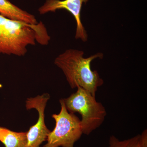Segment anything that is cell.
<instances>
[{"label":"cell","mask_w":147,"mask_h":147,"mask_svg":"<svg viewBox=\"0 0 147 147\" xmlns=\"http://www.w3.org/2000/svg\"><path fill=\"white\" fill-rule=\"evenodd\" d=\"M88 0H46L43 5L38 9L40 14L50 12H56L59 9H65L72 14L76 23L75 38L80 39L85 42L88 40L86 31L81 20V11L83 3H86Z\"/></svg>","instance_id":"cell-6"},{"label":"cell","mask_w":147,"mask_h":147,"mask_svg":"<svg viewBox=\"0 0 147 147\" xmlns=\"http://www.w3.org/2000/svg\"><path fill=\"white\" fill-rule=\"evenodd\" d=\"M50 40L42 22L30 25L0 15V55L24 56L29 45H34L36 42L46 45Z\"/></svg>","instance_id":"cell-1"},{"label":"cell","mask_w":147,"mask_h":147,"mask_svg":"<svg viewBox=\"0 0 147 147\" xmlns=\"http://www.w3.org/2000/svg\"><path fill=\"white\" fill-rule=\"evenodd\" d=\"M139 147H147V130L145 129L140 134Z\"/></svg>","instance_id":"cell-10"},{"label":"cell","mask_w":147,"mask_h":147,"mask_svg":"<svg viewBox=\"0 0 147 147\" xmlns=\"http://www.w3.org/2000/svg\"><path fill=\"white\" fill-rule=\"evenodd\" d=\"M84 55L82 50L68 49L57 57L55 64L63 72L71 88L80 87L96 96L104 81L97 71L92 70L91 63L96 59H102L103 55L98 53L87 58Z\"/></svg>","instance_id":"cell-2"},{"label":"cell","mask_w":147,"mask_h":147,"mask_svg":"<svg viewBox=\"0 0 147 147\" xmlns=\"http://www.w3.org/2000/svg\"><path fill=\"white\" fill-rule=\"evenodd\" d=\"M50 95L44 93L34 97L27 98L26 108L27 110L34 109L37 111L38 118L35 124L31 127L27 131L26 147H40L47 140L50 130L45 123V110Z\"/></svg>","instance_id":"cell-5"},{"label":"cell","mask_w":147,"mask_h":147,"mask_svg":"<svg viewBox=\"0 0 147 147\" xmlns=\"http://www.w3.org/2000/svg\"><path fill=\"white\" fill-rule=\"evenodd\" d=\"M140 134L129 139L120 140L114 135L109 138L108 147H139L140 143Z\"/></svg>","instance_id":"cell-9"},{"label":"cell","mask_w":147,"mask_h":147,"mask_svg":"<svg viewBox=\"0 0 147 147\" xmlns=\"http://www.w3.org/2000/svg\"><path fill=\"white\" fill-rule=\"evenodd\" d=\"M60 103V112L52 115L55 121V128L50 131L43 147H74L83 134L81 120L74 113L68 112L63 98Z\"/></svg>","instance_id":"cell-4"},{"label":"cell","mask_w":147,"mask_h":147,"mask_svg":"<svg viewBox=\"0 0 147 147\" xmlns=\"http://www.w3.org/2000/svg\"><path fill=\"white\" fill-rule=\"evenodd\" d=\"M0 15L10 20L30 25L38 24L34 15L14 5L8 0H0Z\"/></svg>","instance_id":"cell-7"},{"label":"cell","mask_w":147,"mask_h":147,"mask_svg":"<svg viewBox=\"0 0 147 147\" xmlns=\"http://www.w3.org/2000/svg\"><path fill=\"white\" fill-rule=\"evenodd\" d=\"M76 92L67 98H63L69 113H78L82 116L81 125L83 134L88 135L102 124L107 112L96 96L80 87Z\"/></svg>","instance_id":"cell-3"},{"label":"cell","mask_w":147,"mask_h":147,"mask_svg":"<svg viewBox=\"0 0 147 147\" xmlns=\"http://www.w3.org/2000/svg\"><path fill=\"white\" fill-rule=\"evenodd\" d=\"M0 142L5 147H26L27 131L17 132L0 126Z\"/></svg>","instance_id":"cell-8"}]
</instances>
